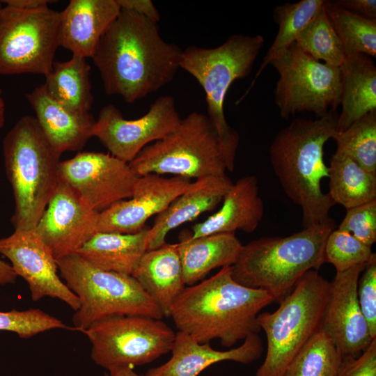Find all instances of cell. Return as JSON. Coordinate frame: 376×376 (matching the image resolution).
<instances>
[{
  "instance_id": "cell-1",
  "label": "cell",
  "mask_w": 376,
  "mask_h": 376,
  "mask_svg": "<svg viewBox=\"0 0 376 376\" xmlns=\"http://www.w3.org/2000/svg\"><path fill=\"white\" fill-rule=\"evenodd\" d=\"M182 50L165 41L157 23L121 8L91 57L107 95L134 103L173 79Z\"/></svg>"
},
{
  "instance_id": "cell-2",
  "label": "cell",
  "mask_w": 376,
  "mask_h": 376,
  "mask_svg": "<svg viewBox=\"0 0 376 376\" xmlns=\"http://www.w3.org/2000/svg\"><path fill=\"white\" fill-rule=\"evenodd\" d=\"M272 302L268 292L235 281L228 266L186 287L173 304L169 317L178 331L200 343L219 339L223 346L231 347L248 336L259 334L257 317Z\"/></svg>"
},
{
  "instance_id": "cell-3",
  "label": "cell",
  "mask_w": 376,
  "mask_h": 376,
  "mask_svg": "<svg viewBox=\"0 0 376 376\" xmlns=\"http://www.w3.org/2000/svg\"><path fill=\"white\" fill-rule=\"evenodd\" d=\"M336 111L315 120L295 118L275 135L269 147L273 171L288 197L299 207L304 228L334 221L336 205L321 189L328 178L324 146L337 132Z\"/></svg>"
},
{
  "instance_id": "cell-4",
  "label": "cell",
  "mask_w": 376,
  "mask_h": 376,
  "mask_svg": "<svg viewBox=\"0 0 376 376\" xmlns=\"http://www.w3.org/2000/svg\"><path fill=\"white\" fill-rule=\"evenodd\" d=\"M335 222L304 228L287 237H263L243 245L232 276L281 302L301 277L324 263V249Z\"/></svg>"
},
{
  "instance_id": "cell-5",
  "label": "cell",
  "mask_w": 376,
  "mask_h": 376,
  "mask_svg": "<svg viewBox=\"0 0 376 376\" xmlns=\"http://www.w3.org/2000/svg\"><path fill=\"white\" fill-rule=\"evenodd\" d=\"M3 152L15 201V230H34L59 182L61 154L36 118L22 116L6 134Z\"/></svg>"
},
{
  "instance_id": "cell-6",
  "label": "cell",
  "mask_w": 376,
  "mask_h": 376,
  "mask_svg": "<svg viewBox=\"0 0 376 376\" xmlns=\"http://www.w3.org/2000/svg\"><path fill=\"white\" fill-rule=\"evenodd\" d=\"M264 44L261 35L233 34L216 47L189 46L182 52L180 68L194 77L204 91L207 116L217 132L226 170L230 172L235 169L240 136L227 123L224 100L231 84L251 73Z\"/></svg>"
},
{
  "instance_id": "cell-7",
  "label": "cell",
  "mask_w": 376,
  "mask_h": 376,
  "mask_svg": "<svg viewBox=\"0 0 376 376\" xmlns=\"http://www.w3.org/2000/svg\"><path fill=\"white\" fill-rule=\"evenodd\" d=\"M56 262L61 277L79 301L72 316L74 330L83 332L95 322L113 315L164 317L131 275L99 269L77 253Z\"/></svg>"
},
{
  "instance_id": "cell-8",
  "label": "cell",
  "mask_w": 376,
  "mask_h": 376,
  "mask_svg": "<svg viewBox=\"0 0 376 376\" xmlns=\"http://www.w3.org/2000/svg\"><path fill=\"white\" fill-rule=\"evenodd\" d=\"M329 287L330 282L311 269L275 311L258 314V323L267 338V352L256 376H283L293 357L320 329Z\"/></svg>"
},
{
  "instance_id": "cell-9",
  "label": "cell",
  "mask_w": 376,
  "mask_h": 376,
  "mask_svg": "<svg viewBox=\"0 0 376 376\" xmlns=\"http://www.w3.org/2000/svg\"><path fill=\"white\" fill-rule=\"evenodd\" d=\"M138 175L171 174L199 179L226 175L217 132L207 115L192 112L177 128L146 146L129 163Z\"/></svg>"
},
{
  "instance_id": "cell-10",
  "label": "cell",
  "mask_w": 376,
  "mask_h": 376,
  "mask_svg": "<svg viewBox=\"0 0 376 376\" xmlns=\"http://www.w3.org/2000/svg\"><path fill=\"white\" fill-rule=\"evenodd\" d=\"M60 12L49 6L0 9V75L45 76L58 45Z\"/></svg>"
},
{
  "instance_id": "cell-11",
  "label": "cell",
  "mask_w": 376,
  "mask_h": 376,
  "mask_svg": "<svg viewBox=\"0 0 376 376\" xmlns=\"http://www.w3.org/2000/svg\"><path fill=\"white\" fill-rule=\"evenodd\" d=\"M83 333L91 343L92 360L107 370L150 363L171 352L175 336L162 320L142 315L110 316Z\"/></svg>"
},
{
  "instance_id": "cell-12",
  "label": "cell",
  "mask_w": 376,
  "mask_h": 376,
  "mask_svg": "<svg viewBox=\"0 0 376 376\" xmlns=\"http://www.w3.org/2000/svg\"><path fill=\"white\" fill-rule=\"evenodd\" d=\"M269 64L279 74L274 102L283 118L303 111L318 118L336 111L341 94L339 68L314 59L295 42Z\"/></svg>"
},
{
  "instance_id": "cell-13",
  "label": "cell",
  "mask_w": 376,
  "mask_h": 376,
  "mask_svg": "<svg viewBox=\"0 0 376 376\" xmlns=\"http://www.w3.org/2000/svg\"><path fill=\"white\" fill-rule=\"evenodd\" d=\"M181 118L171 95H162L152 102L139 118L128 120L114 105L103 107L93 129L111 155L130 163L148 145L174 131Z\"/></svg>"
},
{
  "instance_id": "cell-14",
  "label": "cell",
  "mask_w": 376,
  "mask_h": 376,
  "mask_svg": "<svg viewBox=\"0 0 376 376\" xmlns=\"http://www.w3.org/2000/svg\"><path fill=\"white\" fill-rule=\"evenodd\" d=\"M58 175L98 212L131 198L139 178L128 163L109 153L92 151L61 161Z\"/></svg>"
},
{
  "instance_id": "cell-15",
  "label": "cell",
  "mask_w": 376,
  "mask_h": 376,
  "mask_svg": "<svg viewBox=\"0 0 376 376\" xmlns=\"http://www.w3.org/2000/svg\"><path fill=\"white\" fill-rule=\"evenodd\" d=\"M0 253L11 263L17 276L27 283L33 301L49 297L59 299L76 311L77 297L58 274L56 258L35 230H15L0 239Z\"/></svg>"
},
{
  "instance_id": "cell-16",
  "label": "cell",
  "mask_w": 376,
  "mask_h": 376,
  "mask_svg": "<svg viewBox=\"0 0 376 376\" xmlns=\"http://www.w3.org/2000/svg\"><path fill=\"white\" fill-rule=\"evenodd\" d=\"M99 213L59 180L34 230L58 259L76 253L97 233Z\"/></svg>"
},
{
  "instance_id": "cell-17",
  "label": "cell",
  "mask_w": 376,
  "mask_h": 376,
  "mask_svg": "<svg viewBox=\"0 0 376 376\" xmlns=\"http://www.w3.org/2000/svg\"><path fill=\"white\" fill-rule=\"evenodd\" d=\"M365 264L336 272L320 328L332 339L343 361L358 357L373 339L361 313L357 283Z\"/></svg>"
},
{
  "instance_id": "cell-18",
  "label": "cell",
  "mask_w": 376,
  "mask_h": 376,
  "mask_svg": "<svg viewBox=\"0 0 376 376\" xmlns=\"http://www.w3.org/2000/svg\"><path fill=\"white\" fill-rule=\"evenodd\" d=\"M191 182V179L180 176H139L131 198L100 212L97 232L136 233L142 230L149 218L164 211Z\"/></svg>"
},
{
  "instance_id": "cell-19",
  "label": "cell",
  "mask_w": 376,
  "mask_h": 376,
  "mask_svg": "<svg viewBox=\"0 0 376 376\" xmlns=\"http://www.w3.org/2000/svg\"><path fill=\"white\" fill-rule=\"evenodd\" d=\"M263 343L257 334L248 336L242 345L229 350L212 348L210 343H200L188 334L178 331L171 350L172 356L166 363L149 369L146 376H198L211 365L232 361L249 364L258 360Z\"/></svg>"
},
{
  "instance_id": "cell-20",
  "label": "cell",
  "mask_w": 376,
  "mask_h": 376,
  "mask_svg": "<svg viewBox=\"0 0 376 376\" xmlns=\"http://www.w3.org/2000/svg\"><path fill=\"white\" fill-rule=\"evenodd\" d=\"M120 9L117 0H70L60 12L59 47L72 55L91 58Z\"/></svg>"
},
{
  "instance_id": "cell-21",
  "label": "cell",
  "mask_w": 376,
  "mask_h": 376,
  "mask_svg": "<svg viewBox=\"0 0 376 376\" xmlns=\"http://www.w3.org/2000/svg\"><path fill=\"white\" fill-rule=\"evenodd\" d=\"M36 118L53 148L61 155L81 150L93 137L95 118L91 113L71 110L52 99L43 84L26 95Z\"/></svg>"
},
{
  "instance_id": "cell-22",
  "label": "cell",
  "mask_w": 376,
  "mask_h": 376,
  "mask_svg": "<svg viewBox=\"0 0 376 376\" xmlns=\"http://www.w3.org/2000/svg\"><path fill=\"white\" fill-rule=\"evenodd\" d=\"M233 182L226 175L208 176L191 182L161 213L149 228L148 250L166 243L168 233L203 212L212 210L221 202Z\"/></svg>"
},
{
  "instance_id": "cell-23",
  "label": "cell",
  "mask_w": 376,
  "mask_h": 376,
  "mask_svg": "<svg viewBox=\"0 0 376 376\" xmlns=\"http://www.w3.org/2000/svg\"><path fill=\"white\" fill-rule=\"evenodd\" d=\"M222 201L217 212L193 226L189 234L191 238L237 230L251 233L258 228L263 217L264 204L255 175H246L233 182Z\"/></svg>"
},
{
  "instance_id": "cell-24",
  "label": "cell",
  "mask_w": 376,
  "mask_h": 376,
  "mask_svg": "<svg viewBox=\"0 0 376 376\" xmlns=\"http://www.w3.org/2000/svg\"><path fill=\"white\" fill-rule=\"evenodd\" d=\"M132 276L169 318L173 304L186 288L176 243L166 242L148 250Z\"/></svg>"
},
{
  "instance_id": "cell-25",
  "label": "cell",
  "mask_w": 376,
  "mask_h": 376,
  "mask_svg": "<svg viewBox=\"0 0 376 376\" xmlns=\"http://www.w3.org/2000/svg\"><path fill=\"white\" fill-rule=\"evenodd\" d=\"M341 82V111L337 120V132H341L353 122L376 110V65L366 54L345 55L339 67Z\"/></svg>"
},
{
  "instance_id": "cell-26",
  "label": "cell",
  "mask_w": 376,
  "mask_h": 376,
  "mask_svg": "<svg viewBox=\"0 0 376 376\" xmlns=\"http://www.w3.org/2000/svg\"><path fill=\"white\" fill-rule=\"evenodd\" d=\"M177 244L185 285L196 284L213 269L233 266L243 244L235 233H216L196 238L182 235Z\"/></svg>"
},
{
  "instance_id": "cell-27",
  "label": "cell",
  "mask_w": 376,
  "mask_h": 376,
  "mask_svg": "<svg viewBox=\"0 0 376 376\" xmlns=\"http://www.w3.org/2000/svg\"><path fill=\"white\" fill-rule=\"evenodd\" d=\"M149 228L136 233L97 232L76 253L99 269L132 276L148 251Z\"/></svg>"
},
{
  "instance_id": "cell-28",
  "label": "cell",
  "mask_w": 376,
  "mask_h": 376,
  "mask_svg": "<svg viewBox=\"0 0 376 376\" xmlns=\"http://www.w3.org/2000/svg\"><path fill=\"white\" fill-rule=\"evenodd\" d=\"M90 71L86 58L72 55L68 61H54L43 85L48 95L61 104L88 113L93 103Z\"/></svg>"
},
{
  "instance_id": "cell-29",
  "label": "cell",
  "mask_w": 376,
  "mask_h": 376,
  "mask_svg": "<svg viewBox=\"0 0 376 376\" xmlns=\"http://www.w3.org/2000/svg\"><path fill=\"white\" fill-rule=\"evenodd\" d=\"M329 192L346 210L376 200V173L346 156L333 155L328 166Z\"/></svg>"
},
{
  "instance_id": "cell-30",
  "label": "cell",
  "mask_w": 376,
  "mask_h": 376,
  "mask_svg": "<svg viewBox=\"0 0 376 376\" xmlns=\"http://www.w3.org/2000/svg\"><path fill=\"white\" fill-rule=\"evenodd\" d=\"M324 2V0H301L295 3H285L275 7L272 17L279 27L277 33L249 87L236 101V104L249 94L257 79L273 58L295 42L299 33L318 13Z\"/></svg>"
},
{
  "instance_id": "cell-31",
  "label": "cell",
  "mask_w": 376,
  "mask_h": 376,
  "mask_svg": "<svg viewBox=\"0 0 376 376\" xmlns=\"http://www.w3.org/2000/svg\"><path fill=\"white\" fill-rule=\"evenodd\" d=\"M343 363L334 341L320 327L291 360L283 376H337Z\"/></svg>"
},
{
  "instance_id": "cell-32",
  "label": "cell",
  "mask_w": 376,
  "mask_h": 376,
  "mask_svg": "<svg viewBox=\"0 0 376 376\" xmlns=\"http://www.w3.org/2000/svg\"><path fill=\"white\" fill-rule=\"evenodd\" d=\"M324 8L345 55L360 53L376 58V20L353 14L331 1L324 0Z\"/></svg>"
},
{
  "instance_id": "cell-33",
  "label": "cell",
  "mask_w": 376,
  "mask_h": 376,
  "mask_svg": "<svg viewBox=\"0 0 376 376\" xmlns=\"http://www.w3.org/2000/svg\"><path fill=\"white\" fill-rule=\"evenodd\" d=\"M295 42L306 54L324 63L339 68L345 54L324 8L299 33Z\"/></svg>"
},
{
  "instance_id": "cell-34",
  "label": "cell",
  "mask_w": 376,
  "mask_h": 376,
  "mask_svg": "<svg viewBox=\"0 0 376 376\" xmlns=\"http://www.w3.org/2000/svg\"><path fill=\"white\" fill-rule=\"evenodd\" d=\"M334 155L346 156L366 171L376 173V110L353 122L333 138Z\"/></svg>"
},
{
  "instance_id": "cell-35",
  "label": "cell",
  "mask_w": 376,
  "mask_h": 376,
  "mask_svg": "<svg viewBox=\"0 0 376 376\" xmlns=\"http://www.w3.org/2000/svg\"><path fill=\"white\" fill-rule=\"evenodd\" d=\"M371 247L339 229L329 235L324 249V263L332 264L336 272H344L358 265L366 264L373 256Z\"/></svg>"
},
{
  "instance_id": "cell-36",
  "label": "cell",
  "mask_w": 376,
  "mask_h": 376,
  "mask_svg": "<svg viewBox=\"0 0 376 376\" xmlns=\"http://www.w3.org/2000/svg\"><path fill=\"white\" fill-rule=\"evenodd\" d=\"M54 329L74 330L61 320L38 308L0 311V331L14 332L21 338H28Z\"/></svg>"
},
{
  "instance_id": "cell-37",
  "label": "cell",
  "mask_w": 376,
  "mask_h": 376,
  "mask_svg": "<svg viewBox=\"0 0 376 376\" xmlns=\"http://www.w3.org/2000/svg\"><path fill=\"white\" fill-rule=\"evenodd\" d=\"M338 229L372 247L376 241V200L346 210Z\"/></svg>"
},
{
  "instance_id": "cell-38",
  "label": "cell",
  "mask_w": 376,
  "mask_h": 376,
  "mask_svg": "<svg viewBox=\"0 0 376 376\" xmlns=\"http://www.w3.org/2000/svg\"><path fill=\"white\" fill-rule=\"evenodd\" d=\"M357 298L370 336L376 338V255L365 264L357 283Z\"/></svg>"
},
{
  "instance_id": "cell-39",
  "label": "cell",
  "mask_w": 376,
  "mask_h": 376,
  "mask_svg": "<svg viewBox=\"0 0 376 376\" xmlns=\"http://www.w3.org/2000/svg\"><path fill=\"white\" fill-rule=\"evenodd\" d=\"M337 376H376V338L358 357L343 361Z\"/></svg>"
},
{
  "instance_id": "cell-40",
  "label": "cell",
  "mask_w": 376,
  "mask_h": 376,
  "mask_svg": "<svg viewBox=\"0 0 376 376\" xmlns=\"http://www.w3.org/2000/svg\"><path fill=\"white\" fill-rule=\"evenodd\" d=\"M336 6L360 17L376 20L375 0H334Z\"/></svg>"
},
{
  "instance_id": "cell-41",
  "label": "cell",
  "mask_w": 376,
  "mask_h": 376,
  "mask_svg": "<svg viewBox=\"0 0 376 376\" xmlns=\"http://www.w3.org/2000/svg\"><path fill=\"white\" fill-rule=\"evenodd\" d=\"M121 8L132 10L146 18L157 23L160 14L150 0H117Z\"/></svg>"
},
{
  "instance_id": "cell-42",
  "label": "cell",
  "mask_w": 376,
  "mask_h": 376,
  "mask_svg": "<svg viewBox=\"0 0 376 376\" xmlns=\"http://www.w3.org/2000/svg\"><path fill=\"white\" fill-rule=\"evenodd\" d=\"M1 2L11 6L30 9L48 6L49 3L54 1L48 0H3Z\"/></svg>"
},
{
  "instance_id": "cell-43",
  "label": "cell",
  "mask_w": 376,
  "mask_h": 376,
  "mask_svg": "<svg viewBox=\"0 0 376 376\" xmlns=\"http://www.w3.org/2000/svg\"><path fill=\"white\" fill-rule=\"evenodd\" d=\"M17 277V276L12 266L0 260V285H3L9 283H14Z\"/></svg>"
},
{
  "instance_id": "cell-44",
  "label": "cell",
  "mask_w": 376,
  "mask_h": 376,
  "mask_svg": "<svg viewBox=\"0 0 376 376\" xmlns=\"http://www.w3.org/2000/svg\"><path fill=\"white\" fill-rule=\"evenodd\" d=\"M108 370L109 371L108 376H146L137 374L130 366L112 368Z\"/></svg>"
},
{
  "instance_id": "cell-45",
  "label": "cell",
  "mask_w": 376,
  "mask_h": 376,
  "mask_svg": "<svg viewBox=\"0 0 376 376\" xmlns=\"http://www.w3.org/2000/svg\"><path fill=\"white\" fill-rule=\"evenodd\" d=\"M2 94L3 92L0 88V128L3 127L5 123L6 106Z\"/></svg>"
},
{
  "instance_id": "cell-46",
  "label": "cell",
  "mask_w": 376,
  "mask_h": 376,
  "mask_svg": "<svg viewBox=\"0 0 376 376\" xmlns=\"http://www.w3.org/2000/svg\"><path fill=\"white\" fill-rule=\"evenodd\" d=\"M2 8V3L0 1V9Z\"/></svg>"
},
{
  "instance_id": "cell-47",
  "label": "cell",
  "mask_w": 376,
  "mask_h": 376,
  "mask_svg": "<svg viewBox=\"0 0 376 376\" xmlns=\"http://www.w3.org/2000/svg\"><path fill=\"white\" fill-rule=\"evenodd\" d=\"M104 376H108L107 375H105Z\"/></svg>"
}]
</instances>
